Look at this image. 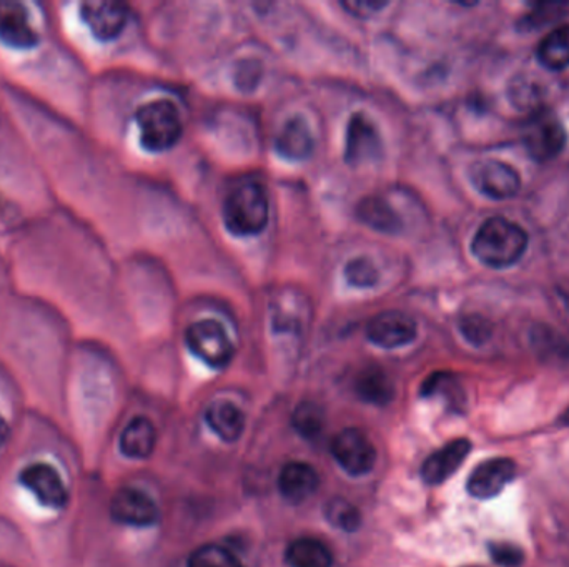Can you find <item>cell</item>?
Instances as JSON below:
<instances>
[{"mask_svg": "<svg viewBox=\"0 0 569 567\" xmlns=\"http://www.w3.org/2000/svg\"><path fill=\"white\" fill-rule=\"evenodd\" d=\"M91 471L59 423L31 413L0 470V536L31 567H74Z\"/></svg>", "mask_w": 569, "mask_h": 567, "instance_id": "6da1fadb", "label": "cell"}, {"mask_svg": "<svg viewBox=\"0 0 569 567\" xmlns=\"http://www.w3.org/2000/svg\"><path fill=\"white\" fill-rule=\"evenodd\" d=\"M92 84L60 32L52 0H0V91L84 126Z\"/></svg>", "mask_w": 569, "mask_h": 567, "instance_id": "7a4b0ae2", "label": "cell"}, {"mask_svg": "<svg viewBox=\"0 0 569 567\" xmlns=\"http://www.w3.org/2000/svg\"><path fill=\"white\" fill-rule=\"evenodd\" d=\"M75 336L57 311L19 288L0 251V366L32 413L59 423L67 365Z\"/></svg>", "mask_w": 569, "mask_h": 567, "instance_id": "3957f363", "label": "cell"}, {"mask_svg": "<svg viewBox=\"0 0 569 567\" xmlns=\"http://www.w3.org/2000/svg\"><path fill=\"white\" fill-rule=\"evenodd\" d=\"M119 403L120 378L105 346L75 340L63 381L60 428L74 442L91 473L97 470L116 428Z\"/></svg>", "mask_w": 569, "mask_h": 567, "instance_id": "277c9868", "label": "cell"}, {"mask_svg": "<svg viewBox=\"0 0 569 567\" xmlns=\"http://www.w3.org/2000/svg\"><path fill=\"white\" fill-rule=\"evenodd\" d=\"M0 196L34 216L56 205L39 161L11 108L0 97Z\"/></svg>", "mask_w": 569, "mask_h": 567, "instance_id": "5b68a950", "label": "cell"}, {"mask_svg": "<svg viewBox=\"0 0 569 567\" xmlns=\"http://www.w3.org/2000/svg\"><path fill=\"white\" fill-rule=\"evenodd\" d=\"M137 145L145 154H164L174 149L182 137L180 111L168 98H152L133 108Z\"/></svg>", "mask_w": 569, "mask_h": 567, "instance_id": "8992f818", "label": "cell"}, {"mask_svg": "<svg viewBox=\"0 0 569 567\" xmlns=\"http://www.w3.org/2000/svg\"><path fill=\"white\" fill-rule=\"evenodd\" d=\"M530 238L518 223L503 216L486 220L472 241V251L489 269H510L521 260Z\"/></svg>", "mask_w": 569, "mask_h": 567, "instance_id": "52a82bcc", "label": "cell"}, {"mask_svg": "<svg viewBox=\"0 0 569 567\" xmlns=\"http://www.w3.org/2000/svg\"><path fill=\"white\" fill-rule=\"evenodd\" d=\"M270 218V200L259 181L238 185L224 203V222L230 234L250 237L265 231Z\"/></svg>", "mask_w": 569, "mask_h": 567, "instance_id": "ba28073f", "label": "cell"}, {"mask_svg": "<svg viewBox=\"0 0 569 567\" xmlns=\"http://www.w3.org/2000/svg\"><path fill=\"white\" fill-rule=\"evenodd\" d=\"M31 413L21 388L0 366V470L17 448Z\"/></svg>", "mask_w": 569, "mask_h": 567, "instance_id": "9c48e42d", "label": "cell"}, {"mask_svg": "<svg viewBox=\"0 0 569 567\" xmlns=\"http://www.w3.org/2000/svg\"><path fill=\"white\" fill-rule=\"evenodd\" d=\"M155 446H157V428L154 422L147 414H132L112 429L105 449H109L117 461L142 463L151 460Z\"/></svg>", "mask_w": 569, "mask_h": 567, "instance_id": "30bf717a", "label": "cell"}, {"mask_svg": "<svg viewBox=\"0 0 569 567\" xmlns=\"http://www.w3.org/2000/svg\"><path fill=\"white\" fill-rule=\"evenodd\" d=\"M521 139L527 155L540 164L555 161L568 142L561 120L548 108L531 111L530 119L523 126Z\"/></svg>", "mask_w": 569, "mask_h": 567, "instance_id": "8fae6325", "label": "cell"}, {"mask_svg": "<svg viewBox=\"0 0 569 567\" xmlns=\"http://www.w3.org/2000/svg\"><path fill=\"white\" fill-rule=\"evenodd\" d=\"M190 352L213 369H222L232 362L235 346L224 324L215 320H200L190 324L186 333Z\"/></svg>", "mask_w": 569, "mask_h": 567, "instance_id": "7c38bea8", "label": "cell"}, {"mask_svg": "<svg viewBox=\"0 0 569 567\" xmlns=\"http://www.w3.org/2000/svg\"><path fill=\"white\" fill-rule=\"evenodd\" d=\"M470 178L482 196L491 200H510L521 188L520 174L500 161H479L470 168Z\"/></svg>", "mask_w": 569, "mask_h": 567, "instance_id": "4fadbf2b", "label": "cell"}, {"mask_svg": "<svg viewBox=\"0 0 569 567\" xmlns=\"http://www.w3.org/2000/svg\"><path fill=\"white\" fill-rule=\"evenodd\" d=\"M332 452L336 463L352 476H364L374 470L377 451L360 429H343L333 438Z\"/></svg>", "mask_w": 569, "mask_h": 567, "instance_id": "5bb4252c", "label": "cell"}, {"mask_svg": "<svg viewBox=\"0 0 569 567\" xmlns=\"http://www.w3.org/2000/svg\"><path fill=\"white\" fill-rule=\"evenodd\" d=\"M418 334L415 320L403 311H383L367 324V336L374 345L391 350L408 345Z\"/></svg>", "mask_w": 569, "mask_h": 567, "instance_id": "9a60e30c", "label": "cell"}, {"mask_svg": "<svg viewBox=\"0 0 569 567\" xmlns=\"http://www.w3.org/2000/svg\"><path fill=\"white\" fill-rule=\"evenodd\" d=\"M381 152V137L377 126L364 111L349 117L346 129L345 161L349 165H360L368 161H377Z\"/></svg>", "mask_w": 569, "mask_h": 567, "instance_id": "2e32d148", "label": "cell"}, {"mask_svg": "<svg viewBox=\"0 0 569 567\" xmlns=\"http://www.w3.org/2000/svg\"><path fill=\"white\" fill-rule=\"evenodd\" d=\"M517 476V464L510 458H493L483 461L469 477L470 495L476 499H491L500 495L508 483Z\"/></svg>", "mask_w": 569, "mask_h": 567, "instance_id": "e0dca14e", "label": "cell"}, {"mask_svg": "<svg viewBox=\"0 0 569 567\" xmlns=\"http://www.w3.org/2000/svg\"><path fill=\"white\" fill-rule=\"evenodd\" d=\"M470 451H472V442L469 439L460 438L448 442L431 457L426 458L422 466L423 481L430 486L444 483L463 464Z\"/></svg>", "mask_w": 569, "mask_h": 567, "instance_id": "ac0fdd59", "label": "cell"}, {"mask_svg": "<svg viewBox=\"0 0 569 567\" xmlns=\"http://www.w3.org/2000/svg\"><path fill=\"white\" fill-rule=\"evenodd\" d=\"M313 135L304 117H291L283 123L275 139V150L280 157L287 161H307L313 152Z\"/></svg>", "mask_w": 569, "mask_h": 567, "instance_id": "d6986e66", "label": "cell"}, {"mask_svg": "<svg viewBox=\"0 0 569 567\" xmlns=\"http://www.w3.org/2000/svg\"><path fill=\"white\" fill-rule=\"evenodd\" d=\"M320 477L307 463H288L278 477L280 493L292 505H300L317 493Z\"/></svg>", "mask_w": 569, "mask_h": 567, "instance_id": "ffe728a7", "label": "cell"}, {"mask_svg": "<svg viewBox=\"0 0 569 567\" xmlns=\"http://www.w3.org/2000/svg\"><path fill=\"white\" fill-rule=\"evenodd\" d=\"M205 422L225 442L237 441L245 428L244 413L230 401L222 400L210 404L206 407Z\"/></svg>", "mask_w": 569, "mask_h": 567, "instance_id": "44dd1931", "label": "cell"}, {"mask_svg": "<svg viewBox=\"0 0 569 567\" xmlns=\"http://www.w3.org/2000/svg\"><path fill=\"white\" fill-rule=\"evenodd\" d=\"M355 391L361 400L375 406H387L395 397V387L380 366H367L358 373Z\"/></svg>", "mask_w": 569, "mask_h": 567, "instance_id": "7402d4cb", "label": "cell"}, {"mask_svg": "<svg viewBox=\"0 0 569 567\" xmlns=\"http://www.w3.org/2000/svg\"><path fill=\"white\" fill-rule=\"evenodd\" d=\"M357 216L361 223L381 234H399L402 231V218L380 197H365L357 205Z\"/></svg>", "mask_w": 569, "mask_h": 567, "instance_id": "603a6c76", "label": "cell"}, {"mask_svg": "<svg viewBox=\"0 0 569 567\" xmlns=\"http://www.w3.org/2000/svg\"><path fill=\"white\" fill-rule=\"evenodd\" d=\"M291 567H332L333 556L322 541L301 538L294 541L285 553Z\"/></svg>", "mask_w": 569, "mask_h": 567, "instance_id": "cb8c5ba5", "label": "cell"}, {"mask_svg": "<svg viewBox=\"0 0 569 567\" xmlns=\"http://www.w3.org/2000/svg\"><path fill=\"white\" fill-rule=\"evenodd\" d=\"M538 60L546 69L559 72L569 67V25L553 28L538 47Z\"/></svg>", "mask_w": 569, "mask_h": 567, "instance_id": "d4e9b609", "label": "cell"}, {"mask_svg": "<svg viewBox=\"0 0 569 567\" xmlns=\"http://www.w3.org/2000/svg\"><path fill=\"white\" fill-rule=\"evenodd\" d=\"M187 567H245L235 554L218 544H206L190 554Z\"/></svg>", "mask_w": 569, "mask_h": 567, "instance_id": "484cf974", "label": "cell"}, {"mask_svg": "<svg viewBox=\"0 0 569 567\" xmlns=\"http://www.w3.org/2000/svg\"><path fill=\"white\" fill-rule=\"evenodd\" d=\"M325 516L333 528L342 529L346 533L357 531L361 525V515L352 503L342 498H333L329 505L325 506Z\"/></svg>", "mask_w": 569, "mask_h": 567, "instance_id": "4316f807", "label": "cell"}, {"mask_svg": "<svg viewBox=\"0 0 569 567\" xmlns=\"http://www.w3.org/2000/svg\"><path fill=\"white\" fill-rule=\"evenodd\" d=\"M295 429L300 433L304 438L315 439L322 433L325 426V414L322 407L313 403H301L294 413Z\"/></svg>", "mask_w": 569, "mask_h": 567, "instance_id": "83f0119b", "label": "cell"}, {"mask_svg": "<svg viewBox=\"0 0 569 567\" xmlns=\"http://www.w3.org/2000/svg\"><path fill=\"white\" fill-rule=\"evenodd\" d=\"M27 218L28 215H25L19 206L0 196V251L2 253H5L9 241Z\"/></svg>", "mask_w": 569, "mask_h": 567, "instance_id": "f1b7e54d", "label": "cell"}, {"mask_svg": "<svg viewBox=\"0 0 569 567\" xmlns=\"http://www.w3.org/2000/svg\"><path fill=\"white\" fill-rule=\"evenodd\" d=\"M345 279L349 285L357 286V288H371L377 285L380 275L370 258L358 257L346 263Z\"/></svg>", "mask_w": 569, "mask_h": 567, "instance_id": "f546056e", "label": "cell"}, {"mask_svg": "<svg viewBox=\"0 0 569 567\" xmlns=\"http://www.w3.org/2000/svg\"><path fill=\"white\" fill-rule=\"evenodd\" d=\"M460 331L466 342L475 346L485 345L491 338V323L482 315H466L460 320Z\"/></svg>", "mask_w": 569, "mask_h": 567, "instance_id": "4dcf8cb0", "label": "cell"}, {"mask_svg": "<svg viewBox=\"0 0 569 567\" xmlns=\"http://www.w3.org/2000/svg\"><path fill=\"white\" fill-rule=\"evenodd\" d=\"M533 345L536 352L545 359H566L569 358V345L561 342V338H556L549 331H536L533 338Z\"/></svg>", "mask_w": 569, "mask_h": 567, "instance_id": "1f68e13d", "label": "cell"}, {"mask_svg": "<svg viewBox=\"0 0 569 567\" xmlns=\"http://www.w3.org/2000/svg\"><path fill=\"white\" fill-rule=\"evenodd\" d=\"M493 560L501 567H520L524 560L523 551L510 543H495L489 546Z\"/></svg>", "mask_w": 569, "mask_h": 567, "instance_id": "d6a6232c", "label": "cell"}, {"mask_svg": "<svg viewBox=\"0 0 569 567\" xmlns=\"http://www.w3.org/2000/svg\"><path fill=\"white\" fill-rule=\"evenodd\" d=\"M260 70L262 67L256 60H244L238 63L237 72H235V82L238 87L244 92L253 91L260 82Z\"/></svg>", "mask_w": 569, "mask_h": 567, "instance_id": "836d02e7", "label": "cell"}, {"mask_svg": "<svg viewBox=\"0 0 569 567\" xmlns=\"http://www.w3.org/2000/svg\"><path fill=\"white\" fill-rule=\"evenodd\" d=\"M511 101L517 105V108H527V110L536 111L538 108L540 95L535 85L524 84L523 81L514 82L513 88L510 91Z\"/></svg>", "mask_w": 569, "mask_h": 567, "instance_id": "e575fe53", "label": "cell"}, {"mask_svg": "<svg viewBox=\"0 0 569 567\" xmlns=\"http://www.w3.org/2000/svg\"><path fill=\"white\" fill-rule=\"evenodd\" d=\"M561 4H542L530 12V15L523 19L521 25L527 28H540V25L548 24V22L555 21L556 17L562 15Z\"/></svg>", "mask_w": 569, "mask_h": 567, "instance_id": "d590c367", "label": "cell"}, {"mask_svg": "<svg viewBox=\"0 0 569 567\" xmlns=\"http://www.w3.org/2000/svg\"><path fill=\"white\" fill-rule=\"evenodd\" d=\"M343 8L349 12V14L357 15L360 19L371 17V15L380 12L381 9L387 8L388 2H371V0H365V2H343Z\"/></svg>", "mask_w": 569, "mask_h": 567, "instance_id": "8d00e7d4", "label": "cell"}, {"mask_svg": "<svg viewBox=\"0 0 569 567\" xmlns=\"http://www.w3.org/2000/svg\"><path fill=\"white\" fill-rule=\"evenodd\" d=\"M0 567H8V566H4V564H0Z\"/></svg>", "mask_w": 569, "mask_h": 567, "instance_id": "74e56055", "label": "cell"}]
</instances>
